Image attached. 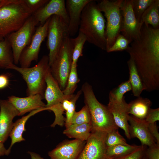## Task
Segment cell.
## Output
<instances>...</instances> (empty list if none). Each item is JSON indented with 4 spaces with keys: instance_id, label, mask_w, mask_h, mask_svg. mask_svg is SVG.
<instances>
[{
    "instance_id": "8",
    "label": "cell",
    "mask_w": 159,
    "mask_h": 159,
    "mask_svg": "<svg viewBox=\"0 0 159 159\" xmlns=\"http://www.w3.org/2000/svg\"><path fill=\"white\" fill-rule=\"evenodd\" d=\"M70 36L66 37L50 65L52 75L63 91L66 87L72 62V48Z\"/></svg>"
},
{
    "instance_id": "37",
    "label": "cell",
    "mask_w": 159,
    "mask_h": 159,
    "mask_svg": "<svg viewBox=\"0 0 159 159\" xmlns=\"http://www.w3.org/2000/svg\"><path fill=\"white\" fill-rule=\"evenodd\" d=\"M145 146L140 147L132 152L123 156L113 159H142L145 154Z\"/></svg>"
},
{
    "instance_id": "27",
    "label": "cell",
    "mask_w": 159,
    "mask_h": 159,
    "mask_svg": "<svg viewBox=\"0 0 159 159\" xmlns=\"http://www.w3.org/2000/svg\"><path fill=\"white\" fill-rule=\"evenodd\" d=\"M141 145H118L107 147L106 154L109 159L121 157L135 151Z\"/></svg>"
},
{
    "instance_id": "42",
    "label": "cell",
    "mask_w": 159,
    "mask_h": 159,
    "mask_svg": "<svg viewBox=\"0 0 159 159\" xmlns=\"http://www.w3.org/2000/svg\"><path fill=\"white\" fill-rule=\"evenodd\" d=\"M7 149H6L4 143L0 142V156L7 155Z\"/></svg>"
},
{
    "instance_id": "6",
    "label": "cell",
    "mask_w": 159,
    "mask_h": 159,
    "mask_svg": "<svg viewBox=\"0 0 159 159\" xmlns=\"http://www.w3.org/2000/svg\"><path fill=\"white\" fill-rule=\"evenodd\" d=\"M45 82L46 86L44 98L47 102L46 107L47 110L52 111L55 116L54 121L51 127H54L57 125L62 126L64 124L65 118L63 115L64 111L62 107V102L64 99L70 100L74 94L67 96L63 94L51 74L50 67L46 75Z\"/></svg>"
},
{
    "instance_id": "4",
    "label": "cell",
    "mask_w": 159,
    "mask_h": 159,
    "mask_svg": "<svg viewBox=\"0 0 159 159\" xmlns=\"http://www.w3.org/2000/svg\"><path fill=\"white\" fill-rule=\"evenodd\" d=\"M32 14L24 0H7L0 7V37L18 30Z\"/></svg>"
},
{
    "instance_id": "44",
    "label": "cell",
    "mask_w": 159,
    "mask_h": 159,
    "mask_svg": "<svg viewBox=\"0 0 159 159\" xmlns=\"http://www.w3.org/2000/svg\"><path fill=\"white\" fill-rule=\"evenodd\" d=\"M7 1V0H0V7L5 4Z\"/></svg>"
},
{
    "instance_id": "26",
    "label": "cell",
    "mask_w": 159,
    "mask_h": 159,
    "mask_svg": "<svg viewBox=\"0 0 159 159\" xmlns=\"http://www.w3.org/2000/svg\"><path fill=\"white\" fill-rule=\"evenodd\" d=\"M12 49L6 37L0 40V68L11 69L14 64Z\"/></svg>"
},
{
    "instance_id": "22",
    "label": "cell",
    "mask_w": 159,
    "mask_h": 159,
    "mask_svg": "<svg viewBox=\"0 0 159 159\" xmlns=\"http://www.w3.org/2000/svg\"><path fill=\"white\" fill-rule=\"evenodd\" d=\"M152 104L150 99L140 96L127 104L128 114L139 119L145 120Z\"/></svg>"
},
{
    "instance_id": "23",
    "label": "cell",
    "mask_w": 159,
    "mask_h": 159,
    "mask_svg": "<svg viewBox=\"0 0 159 159\" xmlns=\"http://www.w3.org/2000/svg\"><path fill=\"white\" fill-rule=\"evenodd\" d=\"M92 130L91 123L80 125L71 124L66 127L63 133L69 138L86 141L90 137Z\"/></svg>"
},
{
    "instance_id": "16",
    "label": "cell",
    "mask_w": 159,
    "mask_h": 159,
    "mask_svg": "<svg viewBox=\"0 0 159 159\" xmlns=\"http://www.w3.org/2000/svg\"><path fill=\"white\" fill-rule=\"evenodd\" d=\"M86 141L74 139L59 144L48 153L51 159H77Z\"/></svg>"
},
{
    "instance_id": "3",
    "label": "cell",
    "mask_w": 159,
    "mask_h": 159,
    "mask_svg": "<svg viewBox=\"0 0 159 159\" xmlns=\"http://www.w3.org/2000/svg\"><path fill=\"white\" fill-rule=\"evenodd\" d=\"M81 90L84 95L85 105L87 107L90 113L92 131L107 133L118 129L107 106L98 100L91 86L85 82L82 85Z\"/></svg>"
},
{
    "instance_id": "11",
    "label": "cell",
    "mask_w": 159,
    "mask_h": 159,
    "mask_svg": "<svg viewBox=\"0 0 159 159\" xmlns=\"http://www.w3.org/2000/svg\"><path fill=\"white\" fill-rule=\"evenodd\" d=\"M50 19L37 28L30 44L22 52L19 60L21 67H29L33 61H37L41 44L47 37Z\"/></svg>"
},
{
    "instance_id": "18",
    "label": "cell",
    "mask_w": 159,
    "mask_h": 159,
    "mask_svg": "<svg viewBox=\"0 0 159 159\" xmlns=\"http://www.w3.org/2000/svg\"><path fill=\"white\" fill-rule=\"evenodd\" d=\"M44 98L42 95L37 94L24 97L12 95L8 97V100L18 110L19 116H21L34 110L46 108L42 100Z\"/></svg>"
},
{
    "instance_id": "10",
    "label": "cell",
    "mask_w": 159,
    "mask_h": 159,
    "mask_svg": "<svg viewBox=\"0 0 159 159\" xmlns=\"http://www.w3.org/2000/svg\"><path fill=\"white\" fill-rule=\"evenodd\" d=\"M38 24L32 15L19 29L10 33L6 37L11 46L14 62L15 64L19 63L22 52L30 44Z\"/></svg>"
},
{
    "instance_id": "17",
    "label": "cell",
    "mask_w": 159,
    "mask_h": 159,
    "mask_svg": "<svg viewBox=\"0 0 159 159\" xmlns=\"http://www.w3.org/2000/svg\"><path fill=\"white\" fill-rule=\"evenodd\" d=\"M92 0H67L66 11L69 19V36L75 35L79 30L82 12L85 6Z\"/></svg>"
},
{
    "instance_id": "24",
    "label": "cell",
    "mask_w": 159,
    "mask_h": 159,
    "mask_svg": "<svg viewBox=\"0 0 159 159\" xmlns=\"http://www.w3.org/2000/svg\"><path fill=\"white\" fill-rule=\"evenodd\" d=\"M129 71V81L134 96L138 97L144 90L143 84L135 62L131 58L127 61Z\"/></svg>"
},
{
    "instance_id": "32",
    "label": "cell",
    "mask_w": 159,
    "mask_h": 159,
    "mask_svg": "<svg viewBox=\"0 0 159 159\" xmlns=\"http://www.w3.org/2000/svg\"><path fill=\"white\" fill-rule=\"evenodd\" d=\"M154 0H132V7L137 20L140 23L142 16Z\"/></svg>"
},
{
    "instance_id": "14",
    "label": "cell",
    "mask_w": 159,
    "mask_h": 159,
    "mask_svg": "<svg viewBox=\"0 0 159 159\" xmlns=\"http://www.w3.org/2000/svg\"><path fill=\"white\" fill-rule=\"evenodd\" d=\"M32 15L38 23L43 25L52 16L61 17L68 25L69 19L66 10L64 0H51L34 13Z\"/></svg>"
},
{
    "instance_id": "31",
    "label": "cell",
    "mask_w": 159,
    "mask_h": 159,
    "mask_svg": "<svg viewBox=\"0 0 159 159\" xmlns=\"http://www.w3.org/2000/svg\"><path fill=\"white\" fill-rule=\"evenodd\" d=\"M91 123L90 113L87 107L85 105L79 111L74 113L70 124L80 125Z\"/></svg>"
},
{
    "instance_id": "46",
    "label": "cell",
    "mask_w": 159,
    "mask_h": 159,
    "mask_svg": "<svg viewBox=\"0 0 159 159\" xmlns=\"http://www.w3.org/2000/svg\"><path fill=\"white\" fill-rule=\"evenodd\" d=\"M3 39V38L0 37V40L2 39Z\"/></svg>"
},
{
    "instance_id": "28",
    "label": "cell",
    "mask_w": 159,
    "mask_h": 159,
    "mask_svg": "<svg viewBox=\"0 0 159 159\" xmlns=\"http://www.w3.org/2000/svg\"><path fill=\"white\" fill-rule=\"evenodd\" d=\"M131 90V86L128 80L122 82L110 91L109 96V101L121 102L125 100L124 94Z\"/></svg>"
},
{
    "instance_id": "1",
    "label": "cell",
    "mask_w": 159,
    "mask_h": 159,
    "mask_svg": "<svg viewBox=\"0 0 159 159\" xmlns=\"http://www.w3.org/2000/svg\"><path fill=\"white\" fill-rule=\"evenodd\" d=\"M126 50L134 61L144 90H159V28L143 24L140 35Z\"/></svg>"
},
{
    "instance_id": "41",
    "label": "cell",
    "mask_w": 159,
    "mask_h": 159,
    "mask_svg": "<svg viewBox=\"0 0 159 159\" xmlns=\"http://www.w3.org/2000/svg\"><path fill=\"white\" fill-rule=\"evenodd\" d=\"M9 83L8 76L6 74L0 75V89L4 88L7 87Z\"/></svg>"
},
{
    "instance_id": "38",
    "label": "cell",
    "mask_w": 159,
    "mask_h": 159,
    "mask_svg": "<svg viewBox=\"0 0 159 159\" xmlns=\"http://www.w3.org/2000/svg\"><path fill=\"white\" fill-rule=\"evenodd\" d=\"M145 155L148 159H159V144L156 143L148 147Z\"/></svg>"
},
{
    "instance_id": "36",
    "label": "cell",
    "mask_w": 159,
    "mask_h": 159,
    "mask_svg": "<svg viewBox=\"0 0 159 159\" xmlns=\"http://www.w3.org/2000/svg\"><path fill=\"white\" fill-rule=\"evenodd\" d=\"M49 0H24L26 5L32 14L46 4Z\"/></svg>"
},
{
    "instance_id": "33",
    "label": "cell",
    "mask_w": 159,
    "mask_h": 159,
    "mask_svg": "<svg viewBox=\"0 0 159 159\" xmlns=\"http://www.w3.org/2000/svg\"><path fill=\"white\" fill-rule=\"evenodd\" d=\"M105 144L107 147L118 145L128 144L125 138L119 133L118 129L113 130L107 133Z\"/></svg>"
},
{
    "instance_id": "15",
    "label": "cell",
    "mask_w": 159,
    "mask_h": 159,
    "mask_svg": "<svg viewBox=\"0 0 159 159\" xmlns=\"http://www.w3.org/2000/svg\"><path fill=\"white\" fill-rule=\"evenodd\" d=\"M17 109L8 100H0V142L4 143L9 136L14 117L19 116Z\"/></svg>"
},
{
    "instance_id": "35",
    "label": "cell",
    "mask_w": 159,
    "mask_h": 159,
    "mask_svg": "<svg viewBox=\"0 0 159 159\" xmlns=\"http://www.w3.org/2000/svg\"><path fill=\"white\" fill-rule=\"evenodd\" d=\"M81 90L78 91L76 94H74L70 99L71 103L67 110L66 111V117L65 119L64 125L66 127L70 124L72 117L75 112L76 102L82 94Z\"/></svg>"
},
{
    "instance_id": "7",
    "label": "cell",
    "mask_w": 159,
    "mask_h": 159,
    "mask_svg": "<svg viewBox=\"0 0 159 159\" xmlns=\"http://www.w3.org/2000/svg\"><path fill=\"white\" fill-rule=\"evenodd\" d=\"M123 0H103L97 4L106 18L105 36L107 51L114 43L120 34L122 22L121 8Z\"/></svg>"
},
{
    "instance_id": "34",
    "label": "cell",
    "mask_w": 159,
    "mask_h": 159,
    "mask_svg": "<svg viewBox=\"0 0 159 159\" xmlns=\"http://www.w3.org/2000/svg\"><path fill=\"white\" fill-rule=\"evenodd\" d=\"M131 42L121 34L116 38L112 46L106 51L108 52L125 50Z\"/></svg>"
},
{
    "instance_id": "30",
    "label": "cell",
    "mask_w": 159,
    "mask_h": 159,
    "mask_svg": "<svg viewBox=\"0 0 159 159\" xmlns=\"http://www.w3.org/2000/svg\"><path fill=\"white\" fill-rule=\"evenodd\" d=\"M77 67V64L72 63L66 87L62 91L63 94L66 95L70 96L73 95L77 87V84L80 82Z\"/></svg>"
},
{
    "instance_id": "45",
    "label": "cell",
    "mask_w": 159,
    "mask_h": 159,
    "mask_svg": "<svg viewBox=\"0 0 159 159\" xmlns=\"http://www.w3.org/2000/svg\"><path fill=\"white\" fill-rule=\"evenodd\" d=\"M142 159H148L147 157L146 156L145 154Z\"/></svg>"
},
{
    "instance_id": "40",
    "label": "cell",
    "mask_w": 159,
    "mask_h": 159,
    "mask_svg": "<svg viewBox=\"0 0 159 159\" xmlns=\"http://www.w3.org/2000/svg\"><path fill=\"white\" fill-rule=\"evenodd\" d=\"M148 127L149 132L156 143L159 144V133L156 123L148 124Z\"/></svg>"
},
{
    "instance_id": "20",
    "label": "cell",
    "mask_w": 159,
    "mask_h": 159,
    "mask_svg": "<svg viewBox=\"0 0 159 159\" xmlns=\"http://www.w3.org/2000/svg\"><path fill=\"white\" fill-rule=\"evenodd\" d=\"M127 103L124 100L121 102L109 101L107 107L111 113L116 125L123 130L126 137L131 138L129 131L128 114Z\"/></svg>"
},
{
    "instance_id": "39",
    "label": "cell",
    "mask_w": 159,
    "mask_h": 159,
    "mask_svg": "<svg viewBox=\"0 0 159 159\" xmlns=\"http://www.w3.org/2000/svg\"><path fill=\"white\" fill-rule=\"evenodd\" d=\"M148 124L156 122L159 120V108H150L145 119Z\"/></svg>"
},
{
    "instance_id": "13",
    "label": "cell",
    "mask_w": 159,
    "mask_h": 159,
    "mask_svg": "<svg viewBox=\"0 0 159 159\" xmlns=\"http://www.w3.org/2000/svg\"><path fill=\"white\" fill-rule=\"evenodd\" d=\"M121 11V34L132 42L139 37L143 25L135 17L132 9V0H123Z\"/></svg>"
},
{
    "instance_id": "2",
    "label": "cell",
    "mask_w": 159,
    "mask_h": 159,
    "mask_svg": "<svg viewBox=\"0 0 159 159\" xmlns=\"http://www.w3.org/2000/svg\"><path fill=\"white\" fill-rule=\"evenodd\" d=\"M95 1L92 0L83 9L78 31L85 36L87 42L106 51V21Z\"/></svg>"
},
{
    "instance_id": "29",
    "label": "cell",
    "mask_w": 159,
    "mask_h": 159,
    "mask_svg": "<svg viewBox=\"0 0 159 159\" xmlns=\"http://www.w3.org/2000/svg\"><path fill=\"white\" fill-rule=\"evenodd\" d=\"M70 40L72 48V63L77 64L79 58L82 55L83 49L86 39L83 34L79 32L76 37L70 38Z\"/></svg>"
},
{
    "instance_id": "5",
    "label": "cell",
    "mask_w": 159,
    "mask_h": 159,
    "mask_svg": "<svg viewBox=\"0 0 159 159\" xmlns=\"http://www.w3.org/2000/svg\"><path fill=\"white\" fill-rule=\"evenodd\" d=\"M49 68L48 56L44 55L33 67L22 68L14 64L11 69L19 72L25 81L27 87L26 92L27 96L39 94L44 97L46 86L45 78Z\"/></svg>"
},
{
    "instance_id": "9",
    "label": "cell",
    "mask_w": 159,
    "mask_h": 159,
    "mask_svg": "<svg viewBox=\"0 0 159 159\" xmlns=\"http://www.w3.org/2000/svg\"><path fill=\"white\" fill-rule=\"evenodd\" d=\"M69 36L68 25L60 17L53 15L48 24L47 46L49 50V65L52 64L60 49L65 38Z\"/></svg>"
},
{
    "instance_id": "43",
    "label": "cell",
    "mask_w": 159,
    "mask_h": 159,
    "mask_svg": "<svg viewBox=\"0 0 159 159\" xmlns=\"http://www.w3.org/2000/svg\"><path fill=\"white\" fill-rule=\"evenodd\" d=\"M28 153L30 155L31 159H45L42 157L40 155L35 152L29 151Z\"/></svg>"
},
{
    "instance_id": "12",
    "label": "cell",
    "mask_w": 159,
    "mask_h": 159,
    "mask_svg": "<svg viewBox=\"0 0 159 159\" xmlns=\"http://www.w3.org/2000/svg\"><path fill=\"white\" fill-rule=\"evenodd\" d=\"M107 133L92 131L77 159H109L106 154Z\"/></svg>"
},
{
    "instance_id": "25",
    "label": "cell",
    "mask_w": 159,
    "mask_h": 159,
    "mask_svg": "<svg viewBox=\"0 0 159 159\" xmlns=\"http://www.w3.org/2000/svg\"><path fill=\"white\" fill-rule=\"evenodd\" d=\"M141 24L150 25L154 29L159 28V0H154L143 14Z\"/></svg>"
},
{
    "instance_id": "21",
    "label": "cell",
    "mask_w": 159,
    "mask_h": 159,
    "mask_svg": "<svg viewBox=\"0 0 159 159\" xmlns=\"http://www.w3.org/2000/svg\"><path fill=\"white\" fill-rule=\"evenodd\" d=\"M45 110H47V108L34 110L30 112L27 115L23 116L21 118L17 119L14 122L9 136L11 139V142L9 147L7 149L6 155L9 154L11 148L14 144L25 140L23 138L22 134L23 132L26 130L25 125L28 120L35 114Z\"/></svg>"
},
{
    "instance_id": "19",
    "label": "cell",
    "mask_w": 159,
    "mask_h": 159,
    "mask_svg": "<svg viewBox=\"0 0 159 159\" xmlns=\"http://www.w3.org/2000/svg\"><path fill=\"white\" fill-rule=\"evenodd\" d=\"M129 131L131 138H137L141 145L151 146L155 141L150 133L148 124L145 120H141L130 115L128 119Z\"/></svg>"
}]
</instances>
